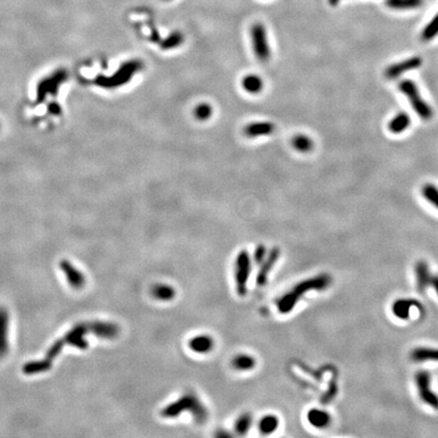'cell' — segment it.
<instances>
[{"mask_svg":"<svg viewBox=\"0 0 438 438\" xmlns=\"http://www.w3.org/2000/svg\"><path fill=\"white\" fill-rule=\"evenodd\" d=\"M421 64H422V59L420 57H412L410 59L393 64L392 66L388 67L385 72L386 78L389 80H395L398 78V76H401L406 71L419 68L421 66Z\"/></svg>","mask_w":438,"mask_h":438,"instance_id":"cell-10","label":"cell"},{"mask_svg":"<svg viewBox=\"0 0 438 438\" xmlns=\"http://www.w3.org/2000/svg\"><path fill=\"white\" fill-rule=\"evenodd\" d=\"M213 115V108L208 103H200L194 109V116L199 121H207Z\"/></svg>","mask_w":438,"mask_h":438,"instance_id":"cell-26","label":"cell"},{"mask_svg":"<svg viewBox=\"0 0 438 438\" xmlns=\"http://www.w3.org/2000/svg\"><path fill=\"white\" fill-rule=\"evenodd\" d=\"M411 359L415 362L424 361H438V349L418 347L411 352Z\"/></svg>","mask_w":438,"mask_h":438,"instance_id":"cell-18","label":"cell"},{"mask_svg":"<svg viewBox=\"0 0 438 438\" xmlns=\"http://www.w3.org/2000/svg\"><path fill=\"white\" fill-rule=\"evenodd\" d=\"M91 331L92 334L97 337L103 339H114L119 335L120 328L116 325V323L94 320L91 321Z\"/></svg>","mask_w":438,"mask_h":438,"instance_id":"cell-12","label":"cell"},{"mask_svg":"<svg viewBox=\"0 0 438 438\" xmlns=\"http://www.w3.org/2000/svg\"><path fill=\"white\" fill-rule=\"evenodd\" d=\"M252 422H253V417L249 413L242 414L238 418V420L235 423L236 432H238L240 435L245 434L251 428Z\"/></svg>","mask_w":438,"mask_h":438,"instance_id":"cell-27","label":"cell"},{"mask_svg":"<svg viewBox=\"0 0 438 438\" xmlns=\"http://www.w3.org/2000/svg\"><path fill=\"white\" fill-rule=\"evenodd\" d=\"M422 194L430 204L438 209V189L434 185L426 184L422 189Z\"/></svg>","mask_w":438,"mask_h":438,"instance_id":"cell-29","label":"cell"},{"mask_svg":"<svg viewBox=\"0 0 438 438\" xmlns=\"http://www.w3.org/2000/svg\"><path fill=\"white\" fill-rule=\"evenodd\" d=\"M151 294L160 301H169L176 296V290L167 284H157L151 288Z\"/></svg>","mask_w":438,"mask_h":438,"instance_id":"cell-19","label":"cell"},{"mask_svg":"<svg viewBox=\"0 0 438 438\" xmlns=\"http://www.w3.org/2000/svg\"><path fill=\"white\" fill-rule=\"evenodd\" d=\"M251 40L256 58L260 62H267L271 57V48L267 32L261 23H255L251 28Z\"/></svg>","mask_w":438,"mask_h":438,"instance_id":"cell-5","label":"cell"},{"mask_svg":"<svg viewBox=\"0 0 438 438\" xmlns=\"http://www.w3.org/2000/svg\"><path fill=\"white\" fill-rule=\"evenodd\" d=\"M267 256V250H266L265 245L260 244L257 246V249L255 251V262L257 265H260L261 262L265 259V257Z\"/></svg>","mask_w":438,"mask_h":438,"instance_id":"cell-31","label":"cell"},{"mask_svg":"<svg viewBox=\"0 0 438 438\" xmlns=\"http://www.w3.org/2000/svg\"><path fill=\"white\" fill-rule=\"evenodd\" d=\"M183 42H184L183 34L181 32H174V33H171L162 42L161 47L165 50L173 49V48H176V47L182 45Z\"/></svg>","mask_w":438,"mask_h":438,"instance_id":"cell-28","label":"cell"},{"mask_svg":"<svg viewBox=\"0 0 438 438\" xmlns=\"http://www.w3.org/2000/svg\"><path fill=\"white\" fill-rule=\"evenodd\" d=\"M232 365L237 370L247 371L256 366V359L249 354H238L233 358Z\"/></svg>","mask_w":438,"mask_h":438,"instance_id":"cell-21","label":"cell"},{"mask_svg":"<svg viewBox=\"0 0 438 438\" xmlns=\"http://www.w3.org/2000/svg\"><path fill=\"white\" fill-rule=\"evenodd\" d=\"M398 88L405 94V96L408 97L413 109L418 114L419 117L424 120H429L432 117L431 108L421 98L416 84L412 80H403L398 84Z\"/></svg>","mask_w":438,"mask_h":438,"instance_id":"cell-4","label":"cell"},{"mask_svg":"<svg viewBox=\"0 0 438 438\" xmlns=\"http://www.w3.org/2000/svg\"><path fill=\"white\" fill-rule=\"evenodd\" d=\"M416 279H417V287L420 292L426 290V288L431 285L432 277L429 271V267L426 262L420 261L416 264L415 267Z\"/></svg>","mask_w":438,"mask_h":438,"instance_id":"cell-16","label":"cell"},{"mask_svg":"<svg viewBox=\"0 0 438 438\" xmlns=\"http://www.w3.org/2000/svg\"><path fill=\"white\" fill-rule=\"evenodd\" d=\"M437 35H438V13L434 16L433 20L425 27V29L422 33V39L424 41H430Z\"/></svg>","mask_w":438,"mask_h":438,"instance_id":"cell-30","label":"cell"},{"mask_svg":"<svg viewBox=\"0 0 438 438\" xmlns=\"http://www.w3.org/2000/svg\"><path fill=\"white\" fill-rule=\"evenodd\" d=\"M8 330L9 314L4 308H0V358H3L9 349Z\"/></svg>","mask_w":438,"mask_h":438,"instance_id":"cell-13","label":"cell"},{"mask_svg":"<svg viewBox=\"0 0 438 438\" xmlns=\"http://www.w3.org/2000/svg\"><path fill=\"white\" fill-rule=\"evenodd\" d=\"M332 284V277L329 274H319L308 278L289 289L277 300V309L280 314H289L295 308L299 300L310 291H321L327 289Z\"/></svg>","mask_w":438,"mask_h":438,"instance_id":"cell-1","label":"cell"},{"mask_svg":"<svg viewBox=\"0 0 438 438\" xmlns=\"http://www.w3.org/2000/svg\"><path fill=\"white\" fill-rule=\"evenodd\" d=\"M242 88L251 94H258L263 90L264 81L257 74H247L241 80Z\"/></svg>","mask_w":438,"mask_h":438,"instance_id":"cell-17","label":"cell"},{"mask_svg":"<svg viewBox=\"0 0 438 438\" xmlns=\"http://www.w3.org/2000/svg\"><path fill=\"white\" fill-rule=\"evenodd\" d=\"M431 286L436 291V294L438 295V275H434L431 280Z\"/></svg>","mask_w":438,"mask_h":438,"instance_id":"cell-32","label":"cell"},{"mask_svg":"<svg viewBox=\"0 0 438 438\" xmlns=\"http://www.w3.org/2000/svg\"><path fill=\"white\" fill-rule=\"evenodd\" d=\"M279 418L275 415H266L259 421L258 428L262 434L269 435L275 432L279 427Z\"/></svg>","mask_w":438,"mask_h":438,"instance_id":"cell-22","label":"cell"},{"mask_svg":"<svg viewBox=\"0 0 438 438\" xmlns=\"http://www.w3.org/2000/svg\"><path fill=\"white\" fill-rule=\"evenodd\" d=\"M252 261L249 253L241 251L235 262V282L237 293L239 296H244L247 291V282L250 279L252 270Z\"/></svg>","mask_w":438,"mask_h":438,"instance_id":"cell-3","label":"cell"},{"mask_svg":"<svg viewBox=\"0 0 438 438\" xmlns=\"http://www.w3.org/2000/svg\"><path fill=\"white\" fill-rule=\"evenodd\" d=\"M308 418V422L315 428H319V429H322L326 428L331 424L332 418L331 415L329 414V412L321 410V409H312L308 412L307 415Z\"/></svg>","mask_w":438,"mask_h":438,"instance_id":"cell-15","label":"cell"},{"mask_svg":"<svg viewBox=\"0 0 438 438\" xmlns=\"http://www.w3.org/2000/svg\"><path fill=\"white\" fill-rule=\"evenodd\" d=\"M411 124L410 117L405 113H401L397 115L389 124V130L394 134L404 132Z\"/></svg>","mask_w":438,"mask_h":438,"instance_id":"cell-23","label":"cell"},{"mask_svg":"<svg viewBox=\"0 0 438 438\" xmlns=\"http://www.w3.org/2000/svg\"><path fill=\"white\" fill-rule=\"evenodd\" d=\"M189 347L198 354H206L214 347V340L208 335H198L189 341Z\"/></svg>","mask_w":438,"mask_h":438,"instance_id":"cell-14","label":"cell"},{"mask_svg":"<svg viewBox=\"0 0 438 438\" xmlns=\"http://www.w3.org/2000/svg\"><path fill=\"white\" fill-rule=\"evenodd\" d=\"M340 1H341V0H329V4L331 6H336V5L339 4Z\"/></svg>","mask_w":438,"mask_h":438,"instance_id":"cell-33","label":"cell"},{"mask_svg":"<svg viewBox=\"0 0 438 438\" xmlns=\"http://www.w3.org/2000/svg\"><path fill=\"white\" fill-rule=\"evenodd\" d=\"M412 306H414V302L411 300L398 299L393 304V313L397 318L408 319Z\"/></svg>","mask_w":438,"mask_h":438,"instance_id":"cell-24","label":"cell"},{"mask_svg":"<svg viewBox=\"0 0 438 438\" xmlns=\"http://www.w3.org/2000/svg\"><path fill=\"white\" fill-rule=\"evenodd\" d=\"M60 269L64 273L66 280L70 286L74 289H80L85 284L84 275L76 269L74 266L67 260H62L60 262Z\"/></svg>","mask_w":438,"mask_h":438,"instance_id":"cell-11","label":"cell"},{"mask_svg":"<svg viewBox=\"0 0 438 438\" xmlns=\"http://www.w3.org/2000/svg\"><path fill=\"white\" fill-rule=\"evenodd\" d=\"M292 147L301 154H308L315 147L314 140L306 134H296L291 139Z\"/></svg>","mask_w":438,"mask_h":438,"instance_id":"cell-20","label":"cell"},{"mask_svg":"<svg viewBox=\"0 0 438 438\" xmlns=\"http://www.w3.org/2000/svg\"><path fill=\"white\" fill-rule=\"evenodd\" d=\"M185 411L191 413L195 420L199 423H203L208 417V413L204 405L200 402L197 396L191 393L185 394L174 403L167 405L161 410L160 415L164 418H176Z\"/></svg>","mask_w":438,"mask_h":438,"instance_id":"cell-2","label":"cell"},{"mask_svg":"<svg viewBox=\"0 0 438 438\" xmlns=\"http://www.w3.org/2000/svg\"><path fill=\"white\" fill-rule=\"evenodd\" d=\"M415 382L421 401L438 410V396L431 389V374L427 370H419L415 375Z\"/></svg>","mask_w":438,"mask_h":438,"instance_id":"cell-6","label":"cell"},{"mask_svg":"<svg viewBox=\"0 0 438 438\" xmlns=\"http://www.w3.org/2000/svg\"><path fill=\"white\" fill-rule=\"evenodd\" d=\"M279 257H280V250L278 247H274V249H272L268 253V255L265 257V259L261 262L260 269L258 271L256 278V283L258 287H263L267 284L269 275L272 272L275 264L279 260Z\"/></svg>","mask_w":438,"mask_h":438,"instance_id":"cell-8","label":"cell"},{"mask_svg":"<svg viewBox=\"0 0 438 438\" xmlns=\"http://www.w3.org/2000/svg\"><path fill=\"white\" fill-rule=\"evenodd\" d=\"M87 334H92L91 321L80 322L75 325L64 337L61 338V340L64 345H70L80 350H85L88 347V343L85 340V335Z\"/></svg>","mask_w":438,"mask_h":438,"instance_id":"cell-7","label":"cell"},{"mask_svg":"<svg viewBox=\"0 0 438 438\" xmlns=\"http://www.w3.org/2000/svg\"><path fill=\"white\" fill-rule=\"evenodd\" d=\"M165 1H169V0H165Z\"/></svg>","mask_w":438,"mask_h":438,"instance_id":"cell-34","label":"cell"},{"mask_svg":"<svg viewBox=\"0 0 438 438\" xmlns=\"http://www.w3.org/2000/svg\"><path fill=\"white\" fill-rule=\"evenodd\" d=\"M386 3L393 9H414L423 4V0H386Z\"/></svg>","mask_w":438,"mask_h":438,"instance_id":"cell-25","label":"cell"},{"mask_svg":"<svg viewBox=\"0 0 438 438\" xmlns=\"http://www.w3.org/2000/svg\"><path fill=\"white\" fill-rule=\"evenodd\" d=\"M276 126L274 123L269 121H261V122H253L247 124L243 128V134L247 138H258L263 136L272 135L275 132Z\"/></svg>","mask_w":438,"mask_h":438,"instance_id":"cell-9","label":"cell"}]
</instances>
